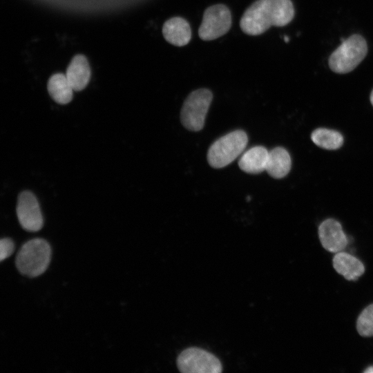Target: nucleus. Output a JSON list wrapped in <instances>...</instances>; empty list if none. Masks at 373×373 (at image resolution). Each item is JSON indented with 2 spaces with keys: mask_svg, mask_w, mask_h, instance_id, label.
<instances>
[{
  "mask_svg": "<svg viewBox=\"0 0 373 373\" xmlns=\"http://www.w3.org/2000/svg\"><path fill=\"white\" fill-rule=\"evenodd\" d=\"M291 0H256L243 13L240 26L249 35H258L271 26H284L294 18Z\"/></svg>",
  "mask_w": 373,
  "mask_h": 373,
  "instance_id": "obj_1",
  "label": "nucleus"
},
{
  "mask_svg": "<svg viewBox=\"0 0 373 373\" xmlns=\"http://www.w3.org/2000/svg\"><path fill=\"white\" fill-rule=\"evenodd\" d=\"M51 256L48 242L34 238L25 242L19 250L15 260L18 271L28 277H37L48 268Z\"/></svg>",
  "mask_w": 373,
  "mask_h": 373,
  "instance_id": "obj_2",
  "label": "nucleus"
},
{
  "mask_svg": "<svg viewBox=\"0 0 373 373\" xmlns=\"http://www.w3.org/2000/svg\"><path fill=\"white\" fill-rule=\"evenodd\" d=\"M247 142V135L242 130H236L223 135L209 149L207 160L209 165L215 169L226 166L242 153Z\"/></svg>",
  "mask_w": 373,
  "mask_h": 373,
  "instance_id": "obj_3",
  "label": "nucleus"
},
{
  "mask_svg": "<svg viewBox=\"0 0 373 373\" xmlns=\"http://www.w3.org/2000/svg\"><path fill=\"white\" fill-rule=\"evenodd\" d=\"M367 45L359 35H353L342 41L329 58L330 69L336 73H347L353 70L365 58Z\"/></svg>",
  "mask_w": 373,
  "mask_h": 373,
  "instance_id": "obj_4",
  "label": "nucleus"
},
{
  "mask_svg": "<svg viewBox=\"0 0 373 373\" xmlns=\"http://www.w3.org/2000/svg\"><path fill=\"white\" fill-rule=\"evenodd\" d=\"M212 99L213 93L207 88L195 90L187 96L180 113L181 122L186 129L192 131L202 129Z\"/></svg>",
  "mask_w": 373,
  "mask_h": 373,
  "instance_id": "obj_5",
  "label": "nucleus"
},
{
  "mask_svg": "<svg viewBox=\"0 0 373 373\" xmlns=\"http://www.w3.org/2000/svg\"><path fill=\"white\" fill-rule=\"evenodd\" d=\"M179 370L183 373H220L222 365L213 354L197 347L184 350L177 358Z\"/></svg>",
  "mask_w": 373,
  "mask_h": 373,
  "instance_id": "obj_6",
  "label": "nucleus"
},
{
  "mask_svg": "<svg viewBox=\"0 0 373 373\" xmlns=\"http://www.w3.org/2000/svg\"><path fill=\"white\" fill-rule=\"evenodd\" d=\"M230 10L224 4H216L204 12L198 35L204 41L216 39L225 35L231 26Z\"/></svg>",
  "mask_w": 373,
  "mask_h": 373,
  "instance_id": "obj_7",
  "label": "nucleus"
},
{
  "mask_svg": "<svg viewBox=\"0 0 373 373\" xmlns=\"http://www.w3.org/2000/svg\"><path fill=\"white\" fill-rule=\"evenodd\" d=\"M17 215L21 226L28 231L35 232L43 227L44 220L39 204L30 191H26L19 194Z\"/></svg>",
  "mask_w": 373,
  "mask_h": 373,
  "instance_id": "obj_8",
  "label": "nucleus"
},
{
  "mask_svg": "<svg viewBox=\"0 0 373 373\" xmlns=\"http://www.w3.org/2000/svg\"><path fill=\"white\" fill-rule=\"evenodd\" d=\"M318 237L324 249L332 253L343 251L348 244L341 224L332 218L324 220L320 224Z\"/></svg>",
  "mask_w": 373,
  "mask_h": 373,
  "instance_id": "obj_9",
  "label": "nucleus"
},
{
  "mask_svg": "<svg viewBox=\"0 0 373 373\" xmlns=\"http://www.w3.org/2000/svg\"><path fill=\"white\" fill-rule=\"evenodd\" d=\"M162 34L166 41L172 45L184 46L191 40V29L186 19L175 17L164 22Z\"/></svg>",
  "mask_w": 373,
  "mask_h": 373,
  "instance_id": "obj_10",
  "label": "nucleus"
},
{
  "mask_svg": "<svg viewBox=\"0 0 373 373\" xmlns=\"http://www.w3.org/2000/svg\"><path fill=\"white\" fill-rule=\"evenodd\" d=\"M66 76L74 90H83L90 78V68L86 57L83 55H75L67 68Z\"/></svg>",
  "mask_w": 373,
  "mask_h": 373,
  "instance_id": "obj_11",
  "label": "nucleus"
},
{
  "mask_svg": "<svg viewBox=\"0 0 373 373\" xmlns=\"http://www.w3.org/2000/svg\"><path fill=\"white\" fill-rule=\"evenodd\" d=\"M332 262L337 273L347 280H356L365 272V267L361 260L343 251L336 253Z\"/></svg>",
  "mask_w": 373,
  "mask_h": 373,
  "instance_id": "obj_12",
  "label": "nucleus"
},
{
  "mask_svg": "<svg viewBox=\"0 0 373 373\" xmlns=\"http://www.w3.org/2000/svg\"><path fill=\"white\" fill-rule=\"evenodd\" d=\"M268 155L269 151L265 147H252L241 156L238 166L242 171L247 173H260L266 170Z\"/></svg>",
  "mask_w": 373,
  "mask_h": 373,
  "instance_id": "obj_13",
  "label": "nucleus"
},
{
  "mask_svg": "<svg viewBox=\"0 0 373 373\" xmlns=\"http://www.w3.org/2000/svg\"><path fill=\"white\" fill-rule=\"evenodd\" d=\"M291 160L287 151L276 147L269 151L266 171L274 178H282L290 171Z\"/></svg>",
  "mask_w": 373,
  "mask_h": 373,
  "instance_id": "obj_14",
  "label": "nucleus"
},
{
  "mask_svg": "<svg viewBox=\"0 0 373 373\" xmlns=\"http://www.w3.org/2000/svg\"><path fill=\"white\" fill-rule=\"evenodd\" d=\"M47 88L51 97L58 104H66L73 99L74 90L64 74L52 75L48 82Z\"/></svg>",
  "mask_w": 373,
  "mask_h": 373,
  "instance_id": "obj_15",
  "label": "nucleus"
},
{
  "mask_svg": "<svg viewBox=\"0 0 373 373\" xmlns=\"http://www.w3.org/2000/svg\"><path fill=\"white\" fill-rule=\"evenodd\" d=\"M311 138L318 146L329 150L338 149L343 142V138L341 133L327 128L315 130L312 133Z\"/></svg>",
  "mask_w": 373,
  "mask_h": 373,
  "instance_id": "obj_16",
  "label": "nucleus"
},
{
  "mask_svg": "<svg viewBox=\"0 0 373 373\" xmlns=\"http://www.w3.org/2000/svg\"><path fill=\"white\" fill-rule=\"evenodd\" d=\"M356 329L361 336H373V304L365 307L358 316Z\"/></svg>",
  "mask_w": 373,
  "mask_h": 373,
  "instance_id": "obj_17",
  "label": "nucleus"
},
{
  "mask_svg": "<svg viewBox=\"0 0 373 373\" xmlns=\"http://www.w3.org/2000/svg\"><path fill=\"white\" fill-rule=\"evenodd\" d=\"M15 245L13 241L8 238H4L0 240V260L3 261L9 257L14 251Z\"/></svg>",
  "mask_w": 373,
  "mask_h": 373,
  "instance_id": "obj_18",
  "label": "nucleus"
},
{
  "mask_svg": "<svg viewBox=\"0 0 373 373\" xmlns=\"http://www.w3.org/2000/svg\"><path fill=\"white\" fill-rule=\"evenodd\" d=\"M365 373H373V366L368 367L366 370H364Z\"/></svg>",
  "mask_w": 373,
  "mask_h": 373,
  "instance_id": "obj_19",
  "label": "nucleus"
},
{
  "mask_svg": "<svg viewBox=\"0 0 373 373\" xmlns=\"http://www.w3.org/2000/svg\"><path fill=\"white\" fill-rule=\"evenodd\" d=\"M370 102L373 106V90L372 91L371 95H370Z\"/></svg>",
  "mask_w": 373,
  "mask_h": 373,
  "instance_id": "obj_20",
  "label": "nucleus"
}]
</instances>
